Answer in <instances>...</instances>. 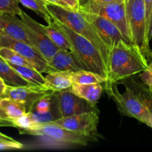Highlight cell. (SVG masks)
Listing matches in <instances>:
<instances>
[{"instance_id":"obj_1","label":"cell","mask_w":152,"mask_h":152,"mask_svg":"<svg viewBox=\"0 0 152 152\" xmlns=\"http://www.w3.org/2000/svg\"><path fill=\"white\" fill-rule=\"evenodd\" d=\"M148 65L146 56L137 45L120 40L109 51L107 78L109 81L117 83L140 74Z\"/></svg>"},{"instance_id":"obj_2","label":"cell","mask_w":152,"mask_h":152,"mask_svg":"<svg viewBox=\"0 0 152 152\" xmlns=\"http://www.w3.org/2000/svg\"><path fill=\"white\" fill-rule=\"evenodd\" d=\"M53 21L68 39L73 53L82 69L93 71L107 77V65L94 45L58 19L53 18Z\"/></svg>"},{"instance_id":"obj_3","label":"cell","mask_w":152,"mask_h":152,"mask_svg":"<svg viewBox=\"0 0 152 152\" xmlns=\"http://www.w3.org/2000/svg\"><path fill=\"white\" fill-rule=\"evenodd\" d=\"M52 17L58 19L77 34L90 41L98 49L107 67L109 48L94 25L89 22L78 10L64 8L53 4H47Z\"/></svg>"},{"instance_id":"obj_4","label":"cell","mask_w":152,"mask_h":152,"mask_svg":"<svg viewBox=\"0 0 152 152\" xmlns=\"http://www.w3.org/2000/svg\"><path fill=\"white\" fill-rule=\"evenodd\" d=\"M104 84L106 92L114 101L118 111L122 115L137 119L145 125L151 120L152 111L151 108L132 89L126 87L125 91L121 93L116 86V83L107 80Z\"/></svg>"},{"instance_id":"obj_5","label":"cell","mask_w":152,"mask_h":152,"mask_svg":"<svg viewBox=\"0 0 152 152\" xmlns=\"http://www.w3.org/2000/svg\"><path fill=\"white\" fill-rule=\"evenodd\" d=\"M21 134L34 135L47 137L48 142L52 146H85L89 141L97 140V138L85 134L63 129L55 123H37L31 129L20 132Z\"/></svg>"},{"instance_id":"obj_6","label":"cell","mask_w":152,"mask_h":152,"mask_svg":"<svg viewBox=\"0 0 152 152\" xmlns=\"http://www.w3.org/2000/svg\"><path fill=\"white\" fill-rule=\"evenodd\" d=\"M127 21L132 43L140 49L145 56H151L144 0H125Z\"/></svg>"},{"instance_id":"obj_7","label":"cell","mask_w":152,"mask_h":152,"mask_svg":"<svg viewBox=\"0 0 152 152\" xmlns=\"http://www.w3.org/2000/svg\"><path fill=\"white\" fill-rule=\"evenodd\" d=\"M79 9L99 15L108 19L119 28L125 41L132 43L127 21L125 0H115L109 2H98L86 0L84 3L80 4Z\"/></svg>"},{"instance_id":"obj_8","label":"cell","mask_w":152,"mask_h":152,"mask_svg":"<svg viewBox=\"0 0 152 152\" xmlns=\"http://www.w3.org/2000/svg\"><path fill=\"white\" fill-rule=\"evenodd\" d=\"M19 16L25 25L27 35L31 45L35 48L49 62L59 48L46 34L44 25L34 20L22 10Z\"/></svg>"},{"instance_id":"obj_9","label":"cell","mask_w":152,"mask_h":152,"mask_svg":"<svg viewBox=\"0 0 152 152\" xmlns=\"http://www.w3.org/2000/svg\"><path fill=\"white\" fill-rule=\"evenodd\" d=\"M0 47H6L14 50L25 58L33 68L46 74L55 72L44 56L34 47L22 41L15 39L6 34H0Z\"/></svg>"},{"instance_id":"obj_10","label":"cell","mask_w":152,"mask_h":152,"mask_svg":"<svg viewBox=\"0 0 152 152\" xmlns=\"http://www.w3.org/2000/svg\"><path fill=\"white\" fill-rule=\"evenodd\" d=\"M99 111H92L61 117L52 123L73 132H80L94 137H100L97 128L99 123Z\"/></svg>"},{"instance_id":"obj_11","label":"cell","mask_w":152,"mask_h":152,"mask_svg":"<svg viewBox=\"0 0 152 152\" xmlns=\"http://www.w3.org/2000/svg\"><path fill=\"white\" fill-rule=\"evenodd\" d=\"M49 91L45 90L41 86H6L0 98H7L25 105L27 112H31L35 104L46 96Z\"/></svg>"},{"instance_id":"obj_12","label":"cell","mask_w":152,"mask_h":152,"mask_svg":"<svg viewBox=\"0 0 152 152\" xmlns=\"http://www.w3.org/2000/svg\"><path fill=\"white\" fill-rule=\"evenodd\" d=\"M58 108L61 117L81 114L92 111H98L96 104L91 103L86 99L76 96L70 89L55 92Z\"/></svg>"},{"instance_id":"obj_13","label":"cell","mask_w":152,"mask_h":152,"mask_svg":"<svg viewBox=\"0 0 152 152\" xmlns=\"http://www.w3.org/2000/svg\"><path fill=\"white\" fill-rule=\"evenodd\" d=\"M82 15L94 25L99 35L110 49L120 40H125L119 28L110 21L103 16L78 9Z\"/></svg>"},{"instance_id":"obj_14","label":"cell","mask_w":152,"mask_h":152,"mask_svg":"<svg viewBox=\"0 0 152 152\" xmlns=\"http://www.w3.org/2000/svg\"><path fill=\"white\" fill-rule=\"evenodd\" d=\"M16 16L12 13H0V28L4 34L31 45L25 25Z\"/></svg>"},{"instance_id":"obj_15","label":"cell","mask_w":152,"mask_h":152,"mask_svg":"<svg viewBox=\"0 0 152 152\" xmlns=\"http://www.w3.org/2000/svg\"><path fill=\"white\" fill-rule=\"evenodd\" d=\"M49 64L54 71L75 72L82 69L73 52L62 49H59L56 52L49 61Z\"/></svg>"},{"instance_id":"obj_16","label":"cell","mask_w":152,"mask_h":152,"mask_svg":"<svg viewBox=\"0 0 152 152\" xmlns=\"http://www.w3.org/2000/svg\"><path fill=\"white\" fill-rule=\"evenodd\" d=\"M27 113L22 102L7 98H0V127L8 126L12 120Z\"/></svg>"},{"instance_id":"obj_17","label":"cell","mask_w":152,"mask_h":152,"mask_svg":"<svg viewBox=\"0 0 152 152\" xmlns=\"http://www.w3.org/2000/svg\"><path fill=\"white\" fill-rule=\"evenodd\" d=\"M70 71H55L45 76V83L41 86L49 91H60L69 89L72 86L73 83L69 78Z\"/></svg>"},{"instance_id":"obj_18","label":"cell","mask_w":152,"mask_h":152,"mask_svg":"<svg viewBox=\"0 0 152 152\" xmlns=\"http://www.w3.org/2000/svg\"><path fill=\"white\" fill-rule=\"evenodd\" d=\"M69 89L76 96L86 99L91 103L96 104L101 96L104 88L101 83H93V84L73 83L72 86Z\"/></svg>"},{"instance_id":"obj_19","label":"cell","mask_w":152,"mask_h":152,"mask_svg":"<svg viewBox=\"0 0 152 152\" xmlns=\"http://www.w3.org/2000/svg\"><path fill=\"white\" fill-rule=\"evenodd\" d=\"M0 78L4 84L8 86H33L22 78L10 64L0 56Z\"/></svg>"},{"instance_id":"obj_20","label":"cell","mask_w":152,"mask_h":152,"mask_svg":"<svg viewBox=\"0 0 152 152\" xmlns=\"http://www.w3.org/2000/svg\"><path fill=\"white\" fill-rule=\"evenodd\" d=\"M48 25H44V30L50 39L59 49L70 50L72 52L71 45L65 34L58 28L53 21V18L47 22Z\"/></svg>"},{"instance_id":"obj_21","label":"cell","mask_w":152,"mask_h":152,"mask_svg":"<svg viewBox=\"0 0 152 152\" xmlns=\"http://www.w3.org/2000/svg\"><path fill=\"white\" fill-rule=\"evenodd\" d=\"M69 78L73 83L77 84H93L104 83L108 80L107 77L87 70H79L75 72H69Z\"/></svg>"},{"instance_id":"obj_22","label":"cell","mask_w":152,"mask_h":152,"mask_svg":"<svg viewBox=\"0 0 152 152\" xmlns=\"http://www.w3.org/2000/svg\"><path fill=\"white\" fill-rule=\"evenodd\" d=\"M10 64V63H9ZM10 66L16 70L18 74L30 84L36 86H42L45 83V77L41 72L36 70L31 66L27 65H17L10 64Z\"/></svg>"},{"instance_id":"obj_23","label":"cell","mask_w":152,"mask_h":152,"mask_svg":"<svg viewBox=\"0 0 152 152\" xmlns=\"http://www.w3.org/2000/svg\"><path fill=\"white\" fill-rule=\"evenodd\" d=\"M18 1L27 8L37 13L46 22H48L52 18L47 6V4L49 3L43 0H18Z\"/></svg>"},{"instance_id":"obj_24","label":"cell","mask_w":152,"mask_h":152,"mask_svg":"<svg viewBox=\"0 0 152 152\" xmlns=\"http://www.w3.org/2000/svg\"><path fill=\"white\" fill-rule=\"evenodd\" d=\"M0 56H1L4 60L10 64L32 67L31 63L24 56L9 48L0 47Z\"/></svg>"},{"instance_id":"obj_25","label":"cell","mask_w":152,"mask_h":152,"mask_svg":"<svg viewBox=\"0 0 152 152\" xmlns=\"http://www.w3.org/2000/svg\"><path fill=\"white\" fill-rule=\"evenodd\" d=\"M18 0H0V13H7L19 16L22 9Z\"/></svg>"},{"instance_id":"obj_26","label":"cell","mask_w":152,"mask_h":152,"mask_svg":"<svg viewBox=\"0 0 152 152\" xmlns=\"http://www.w3.org/2000/svg\"><path fill=\"white\" fill-rule=\"evenodd\" d=\"M139 78L152 94V61L148 64V68L140 73Z\"/></svg>"},{"instance_id":"obj_27","label":"cell","mask_w":152,"mask_h":152,"mask_svg":"<svg viewBox=\"0 0 152 152\" xmlns=\"http://www.w3.org/2000/svg\"><path fill=\"white\" fill-rule=\"evenodd\" d=\"M23 147V144L13 139L0 140V151L22 149Z\"/></svg>"},{"instance_id":"obj_28","label":"cell","mask_w":152,"mask_h":152,"mask_svg":"<svg viewBox=\"0 0 152 152\" xmlns=\"http://www.w3.org/2000/svg\"><path fill=\"white\" fill-rule=\"evenodd\" d=\"M145 4V10H146V22H147V30H148V26H149V22H150L151 18V9H152V0H144Z\"/></svg>"},{"instance_id":"obj_29","label":"cell","mask_w":152,"mask_h":152,"mask_svg":"<svg viewBox=\"0 0 152 152\" xmlns=\"http://www.w3.org/2000/svg\"><path fill=\"white\" fill-rule=\"evenodd\" d=\"M63 1H65L72 9L78 10V9L80 8V0H63Z\"/></svg>"},{"instance_id":"obj_30","label":"cell","mask_w":152,"mask_h":152,"mask_svg":"<svg viewBox=\"0 0 152 152\" xmlns=\"http://www.w3.org/2000/svg\"><path fill=\"white\" fill-rule=\"evenodd\" d=\"M46 1H47L48 3L55 4V5H58L60 6V7H64V8H71V7H70L65 1H63V0H46Z\"/></svg>"},{"instance_id":"obj_31","label":"cell","mask_w":152,"mask_h":152,"mask_svg":"<svg viewBox=\"0 0 152 152\" xmlns=\"http://www.w3.org/2000/svg\"><path fill=\"white\" fill-rule=\"evenodd\" d=\"M5 87H6V85L4 84V83L2 81V80L0 78V95L3 93Z\"/></svg>"},{"instance_id":"obj_32","label":"cell","mask_w":152,"mask_h":152,"mask_svg":"<svg viewBox=\"0 0 152 152\" xmlns=\"http://www.w3.org/2000/svg\"><path fill=\"white\" fill-rule=\"evenodd\" d=\"M151 31H152V9H151V13L150 22H149V26H148L149 39H151Z\"/></svg>"},{"instance_id":"obj_33","label":"cell","mask_w":152,"mask_h":152,"mask_svg":"<svg viewBox=\"0 0 152 152\" xmlns=\"http://www.w3.org/2000/svg\"><path fill=\"white\" fill-rule=\"evenodd\" d=\"M13 139V138L7 136V135L4 134H2L1 132H0V140H11Z\"/></svg>"},{"instance_id":"obj_34","label":"cell","mask_w":152,"mask_h":152,"mask_svg":"<svg viewBox=\"0 0 152 152\" xmlns=\"http://www.w3.org/2000/svg\"><path fill=\"white\" fill-rule=\"evenodd\" d=\"M94 1H98V2H109V1H113L115 0H92Z\"/></svg>"},{"instance_id":"obj_35","label":"cell","mask_w":152,"mask_h":152,"mask_svg":"<svg viewBox=\"0 0 152 152\" xmlns=\"http://www.w3.org/2000/svg\"><path fill=\"white\" fill-rule=\"evenodd\" d=\"M146 125H147L148 126H149V127H151L152 129V119L151 120H149V121L148 122V123Z\"/></svg>"},{"instance_id":"obj_36","label":"cell","mask_w":152,"mask_h":152,"mask_svg":"<svg viewBox=\"0 0 152 152\" xmlns=\"http://www.w3.org/2000/svg\"><path fill=\"white\" fill-rule=\"evenodd\" d=\"M152 37V31H151V38ZM151 57H152V49L151 50Z\"/></svg>"},{"instance_id":"obj_37","label":"cell","mask_w":152,"mask_h":152,"mask_svg":"<svg viewBox=\"0 0 152 152\" xmlns=\"http://www.w3.org/2000/svg\"><path fill=\"white\" fill-rule=\"evenodd\" d=\"M0 34H3V32H2V31H1V28H0Z\"/></svg>"}]
</instances>
